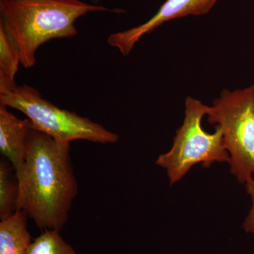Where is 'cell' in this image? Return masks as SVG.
Listing matches in <instances>:
<instances>
[{"label": "cell", "instance_id": "6da1fadb", "mask_svg": "<svg viewBox=\"0 0 254 254\" xmlns=\"http://www.w3.org/2000/svg\"><path fill=\"white\" fill-rule=\"evenodd\" d=\"M70 143L57 141L33 128L24 165L18 178V210L41 230L60 232L78 194Z\"/></svg>", "mask_w": 254, "mask_h": 254}, {"label": "cell", "instance_id": "7a4b0ae2", "mask_svg": "<svg viewBox=\"0 0 254 254\" xmlns=\"http://www.w3.org/2000/svg\"><path fill=\"white\" fill-rule=\"evenodd\" d=\"M95 11H115L77 0H0V27L17 52L21 64L33 67L36 52L53 39L77 35L76 20Z\"/></svg>", "mask_w": 254, "mask_h": 254}, {"label": "cell", "instance_id": "3957f363", "mask_svg": "<svg viewBox=\"0 0 254 254\" xmlns=\"http://www.w3.org/2000/svg\"><path fill=\"white\" fill-rule=\"evenodd\" d=\"M0 103L21 112L31 121L32 128L57 141L71 143L76 140H84L113 144L120 138L100 124L53 104L38 90L28 85H17L0 93Z\"/></svg>", "mask_w": 254, "mask_h": 254}, {"label": "cell", "instance_id": "277c9868", "mask_svg": "<svg viewBox=\"0 0 254 254\" xmlns=\"http://www.w3.org/2000/svg\"><path fill=\"white\" fill-rule=\"evenodd\" d=\"M210 107L187 97L183 124L177 131L173 145L168 153L160 155L155 164L166 170L170 185L180 182L197 164L209 168L215 163H228L221 128L216 126L210 133L202 127V120Z\"/></svg>", "mask_w": 254, "mask_h": 254}, {"label": "cell", "instance_id": "5b68a950", "mask_svg": "<svg viewBox=\"0 0 254 254\" xmlns=\"http://www.w3.org/2000/svg\"><path fill=\"white\" fill-rule=\"evenodd\" d=\"M208 123L221 128L230 155V172L241 184L254 175V83L225 89L209 108Z\"/></svg>", "mask_w": 254, "mask_h": 254}, {"label": "cell", "instance_id": "8992f818", "mask_svg": "<svg viewBox=\"0 0 254 254\" xmlns=\"http://www.w3.org/2000/svg\"><path fill=\"white\" fill-rule=\"evenodd\" d=\"M217 1L218 0H166L156 14L146 22L127 31L110 34L108 44L127 56L142 37L152 33L163 23L187 16L206 14Z\"/></svg>", "mask_w": 254, "mask_h": 254}, {"label": "cell", "instance_id": "52a82bcc", "mask_svg": "<svg viewBox=\"0 0 254 254\" xmlns=\"http://www.w3.org/2000/svg\"><path fill=\"white\" fill-rule=\"evenodd\" d=\"M32 129L28 119H20L0 103V151L9 160L15 173L21 171L25 160Z\"/></svg>", "mask_w": 254, "mask_h": 254}, {"label": "cell", "instance_id": "ba28073f", "mask_svg": "<svg viewBox=\"0 0 254 254\" xmlns=\"http://www.w3.org/2000/svg\"><path fill=\"white\" fill-rule=\"evenodd\" d=\"M27 213L16 210L0 221V254H26L31 237L28 230Z\"/></svg>", "mask_w": 254, "mask_h": 254}, {"label": "cell", "instance_id": "9c48e42d", "mask_svg": "<svg viewBox=\"0 0 254 254\" xmlns=\"http://www.w3.org/2000/svg\"><path fill=\"white\" fill-rule=\"evenodd\" d=\"M19 187L11 163L0 161V219L3 220L18 210Z\"/></svg>", "mask_w": 254, "mask_h": 254}, {"label": "cell", "instance_id": "30bf717a", "mask_svg": "<svg viewBox=\"0 0 254 254\" xmlns=\"http://www.w3.org/2000/svg\"><path fill=\"white\" fill-rule=\"evenodd\" d=\"M21 64L19 55L0 27V93L17 86L15 77Z\"/></svg>", "mask_w": 254, "mask_h": 254}, {"label": "cell", "instance_id": "8fae6325", "mask_svg": "<svg viewBox=\"0 0 254 254\" xmlns=\"http://www.w3.org/2000/svg\"><path fill=\"white\" fill-rule=\"evenodd\" d=\"M26 254H77L73 247L65 242L60 232L44 230L31 242Z\"/></svg>", "mask_w": 254, "mask_h": 254}, {"label": "cell", "instance_id": "7c38bea8", "mask_svg": "<svg viewBox=\"0 0 254 254\" xmlns=\"http://www.w3.org/2000/svg\"><path fill=\"white\" fill-rule=\"evenodd\" d=\"M246 190L252 198V205L249 215L243 224V229L247 233L252 234L254 236V179H250L246 182Z\"/></svg>", "mask_w": 254, "mask_h": 254}, {"label": "cell", "instance_id": "4fadbf2b", "mask_svg": "<svg viewBox=\"0 0 254 254\" xmlns=\"http://www.w3.org/2000/svg\"><path fill=\"white\" fill-rule=\"evenodd\" d=\"M63 1H77V0H63Z\"/></svg>", "mask_w": 254, "mask_h": 254}]
</instances>
